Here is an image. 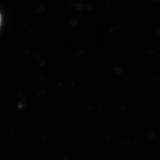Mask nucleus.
I'll list each match as a JSON object with an SVG mask.
<instances>
[{"label": "nucleus", "instance_id": "obj_1", "mask_svg": "<svg viewBox=\"0 0 160 160\" xmlns=\"http://www.w3.org/2000/svg\"><path fill=\"white\" fill-rule=\"evenodd\" d=\"M1 15H0V24H1Z\"/></svg>", "mask_w": 160, "mask_h": 160}]
</instances>
